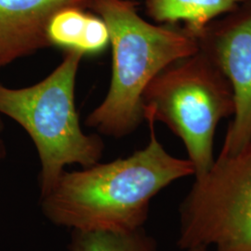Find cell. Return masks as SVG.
Returning a JSON list of instances; mask_svg holds the SVG:
<instances>
[{
    "instance_id": "obj_4",
    "label": "cell",
    "mask_w": 251,
    "mask_h": 251,
    "mask_svg": "<svg viewBox=\"0 0 251 251\" xmlns=\"http://www.w3.org/2000/svg\"><path fill=\"white\" fill-rule=\"evenodd\" d=\"M143 106L144 120L160 121L182 141L196 178L207 173L217 126L234 113L232 87L213 61L198 49L172 63L149 84Z\"/></svg>"
},
{
    "instance_id": "obj_11",
    "label": "cell",
    "mask_w": 251,
    "mask_h": 251,
    "mask_svg": "<svg viewBox=\"0 0 251 251\" xmlns=\"http://www.w3.org/2000/svg\"><path fill=\"white\" fill-rule=\"evenodd\" d=\"M5 155H6V146L3 140L0 138V161L5 157Z\"/></svg>"
},
{
    "instance_id": "obj_13",
    "label": "cell",
    "mask_w": 251,
    "mask_h": 251,
    "mask_svg": "<svg viewBox=\"0 0 251 251\" xmlns=\"http://www.w3.org/2000/svg\"><path fill=\"white\" fill-rule=\"evenodd\" d=\"M3 129V123H2V121H1V119H0V131Z\"/></svg>"
},
{
    "instance_id": "obj_8",
    "label": "cell",
    "mask_w": 251,
    "mask_h": 251,
    "mask_svg": "<svg viewBox=\"0 0 251 251\" xmlns=\"http://www.w3.org/2000/svg\"><path fill=\"white\" fill-rule=\"evenodd\" d=\"M46 34L49 43L85 55L102 52L110 45V34L100 16L83 12L77 6L65 7L50 17Z\"/></svg>"
},
{
    "instance_id": "obj_10",
    "label": "cell",
    "mask_w": 251,
    "mask_h": 251,
    "mask_svg": "<svg viewBox=\"0 0 251 251\" xmlns=\"http://www.w3.org/2000/svg\"><path fill=\"white\" fill-rule=\"evenodd\" d=\"M69 251H157V244L144 227L127 232L72 230Z\"/></svg>"
},
{
    "instance_id": "obj_5",
    "label": "cell",
    "mask_w": 251,
    "mask_h": 251,
    "mask_svg": "<svg viewBox=\"0 0 251 251\" xmlns=\"http://www.w3.org/2000/svg\"><path fill=\"white\" fill-rule=\"evenodd\" d=\"M178 246L188 251H251V141L220 155L179 206Z\"/></svg>"
},
{
    "instance_id": "obj_2",
    "label": "cell",
    "mask_w": 251,
    "mask_h": 251,
    "mask_svg": "<svg viewBox=\"0 0 251 251\" xmlns=\"http://www.w3.org/2000/svg\"><path fill=\"white\" fill-rule=\"evenodd\" d=\"M109 30L112 79L107 94L87 118L101 134L122 138L144 120L143 96L153 78L172 63L196 53L198 39L184 28L154 25L127 0H92Z\"/></svg>"
},
{
    "instance_id": "obj_6",
    "label": "cell",
    "mask_w": 251,
    "mask_h": 251,
    "mask_svg": "<svg viewBox=\"0 0 251 251\" xmlns=\"http://www.w3.org/2000/svg\"><path fill=\"white\" fill-rule=\"evenodd\" d=\"M229 18L210 24L198 47L213 61L233 90L234 113L220 155H231L251 141V3Z\"/></svg>"
},
{
    "instance_id": "obj_12",
    "label": "cell",
    "mask_w": 251,
    "mask_h": 251,
    "mask_svg": "<svg viewBox=\"0 0 251 251\" xmlns=\"http://www.w3.org/2000/svg\"><path fill=\"white\" fill-rule=\"evenodd\" d=\"M188 251H208L207 249L204 248V247H198V248H195V249H192Z\"/></svg>"
},
{
    "instance_id": "obj_9",
    "label": "cell",
    "mask_w": 251,
    "mask_h": 251,
    "mask_svg": "<svg viewBox=\"0 0 251 251\" xmlns=\"http://www.w3.org/2000/svg\"><path fill=\"white\" fill-rule=\"evenodd\" d=\"M246 0H147L148 14L166 25L183 23L184 29L198 39L220 16L232 13Z\"/></svg>"
},
{
    "instance_id": "obj_3",
    "label": "cell",
    "mask_w": 251,
    "mask_h": 251,
    "mask_svg": "<svg viewBox=\"0 0 251 251\" xmlns=\"http://www.w3.org/2000/svg\"><path fill=\"white\" fill-rule=\"evenodd\" d=\"M83 54L65 50L62 63L45 79L13 89L0 83V115L21 126L36 146L40 161L39 187L47 194L69 165L99 163L104 144L86 134L75 103L76 75Z\"/></svg>"
},
{
    "instance_id": "obj_7",
    "label": "cell",
    "mask_w": 251,
    "mask_h": 251,
    "mask_svg": "<svg viewBox=\"0 0 251 251\" xmlns=\"http://www.w3.org/2000/svg\"><path fill=\"white\" fill-rule=\"evenodd\" d=\"M89 0H0V68L50 47L46 29L56 11Z\"/></svg>"
},
{
    "instance_id": "obj_1",
    "label": "cell",
    "mask_w": 251,
    "mask_h": 251,
    "mask_svg": "<svg viewBox=\"0 0 251 251\" xmlns=\"http://www.w3.org/2000/svg\"><path fill=\"white\" fill-rule=\"evenodd\" d=\"M150 140L144 149L80 171H65L47 194L41 209L52 224L72 230L127 232L143 228L150 202L177 179L195 175L189 159L171 155L146 120Z\"/></svg>"
}]
</instances>
